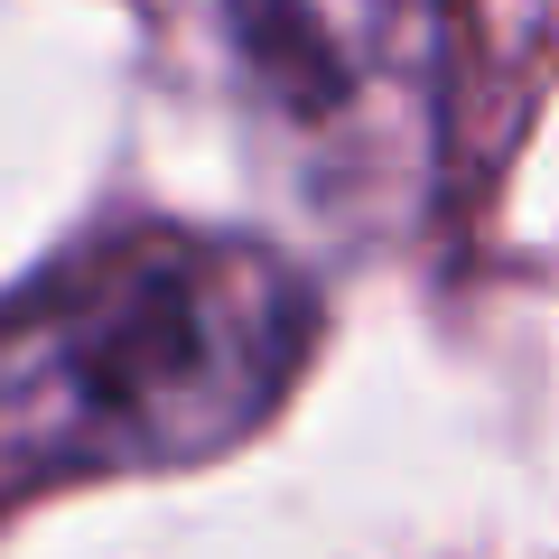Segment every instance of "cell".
Returning <instances> with one entry per match:
<instances>
[{"mask_svg": "<svg viewBox=\"0 0 559 559\" xmlns=\"http://www.w3.org/2000/svg\"><path fill=\"white\" fill-rule=\"evenodd\" d=\"M318 289L205 224H121L0 299V466L38 485L234 457L299 392Z\"/></svg>", "mask_w": 559, "mask_h": 559, "instance_id": "6da1fadb", "label": "cell"}, {"mask_svg": "<svg viewBox=\"0 0 559 559\" xmlns=\"http://www.w3.org/2000/svg\"><path fill=\"white\" fill-rule=\"evenodd\" d=\"M215 47L252 159L336 242H382L429 205L448 140L439 0H215Z\"/></svg>", "mask_w": 559, "mask_h": 559, "instance_id": "7a4b0ae2", "label": "cell"}]
</instances>
